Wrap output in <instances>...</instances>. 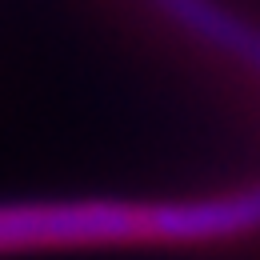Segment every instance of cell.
<instances>
[{
  "mask_svg": "<svg viewBox=\"0 0 260 260\" xmlns=\"http://www.w3.org/2000/svg\"><path fill=\"white\" fill-rule=\"evenodd\" d=\"M260 228V184L180 204H60V208H0V252L40 244H108L156 240L204 244Z\"/></svg>",
  "mask_w": 260,
  "mask_h": 260,
  "instance_id": "6da1fadb",
  "label": "cell"
}]
</instances>
